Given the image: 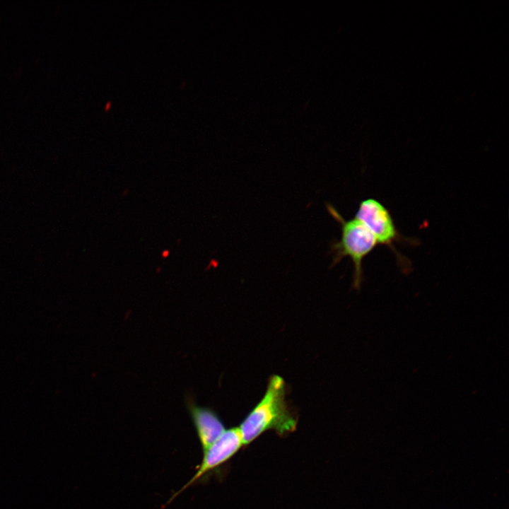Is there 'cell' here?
Returning a JSON list of instances; mask_svg holds the SVG:
<instances>
[{
	"instance_id": "cell-4",
	"label": "cell",
	"mask_w": 509,
	"mask_h": 509,
	"mask_svg": "<svg viewBox=\"0 0 509 509\" xmlns=\"http://www.w3.org/2000/svg\"><path fill=\"white\" fill-rule=\"evenodd\" d=\"M242 446H244V443L238 427L226 429L216 441L203 450L201 461L197 466L195 473L180 490L170 498L168 503L187 488L197 483L208 473L228 462Z\"/></svg>"
},
{
	"instance_id": "cell-5",
	"label": "cell",
	"mask_w": 509,
	"mask_h": 509,
	"mask_svg": "<svg viewBox=\"0 0 509 509\" xmlns=\"http://www.w3.org/2000/svg\"><path fill=\"white\" fill-rule=\"evenodd\" d=\"M187 408L202 450L216 441L226 430L222 420L211 409L187 399Z\"/></svg>"
},
{
	"instance_id": "cell-1",
	"label": "cell",
	"mask_w": 509,
	"mask_h": 509,
	"mask_svg": "<svg viewBox=\"0 0 509 509\" xmlns=\"http://www.w3.org/2000/svg\"><path fill=\"white\" fill-rule=\"evenodd\" d=\"M285 396L283 378L273 375L261 400L238 426L244 446L252 443L268 431H274L282 436L296 429L297 419L288 409Z\"/></svg>"
},
{
	"instance_id": "cell-2",
	"label": "cell",
	"mask_w": 509,
	"mask_h": 509,
	"mask_svg": "<svg viewBox=\"0 0 509 509\" xmlns=\"http://www.w3.org/2000/svg\"><path fill=\"white\" fill-rule=\"evenodd\" d=\"M330 215L341 226V238L330 245L332 266L344 257H349L353 265V286L359 289L363 281V262L378 244L367 228L358 219L346 220L331 204H327Z\"/></svg>"
},
{
	"instance_id": "cell-3",
	"label": "cell",
	"mask_w": 509,
	"mask_h": 509,
	"mask_svg": "<svg viewBox=\"0 0 509 509\" xmlns=\"http://www.w3.org/2000/svg\"><path fill=\"white\" fill-rule=\"evenodd\" d=\"M354 218L367 228L378 245L387 247L395 255L398 264L408 269L409 261L398 252L395 245L401 242L414 245L416 242L402 235L390 211L380 201L373 198L362 200Z\"/></svg>"
}]
</instances>
